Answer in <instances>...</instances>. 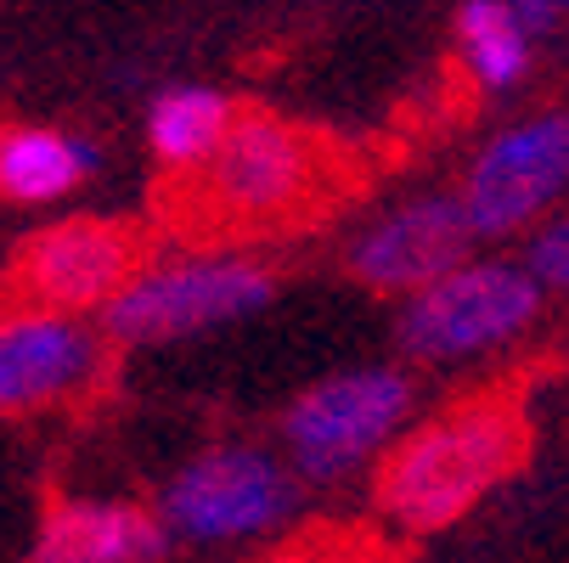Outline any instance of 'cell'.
Wrapping results in <instances>:
<instances>
[{
  "mask_svg": "<svg viewBox=\"0 0 569 563\" xmlns=\"http://www.w3.org/2000/svg\"><path fill=\"white\" fill-rule=\"evenodd\" d=\"M530 277L541 282V288H563L569 293V214H558V220H547L536 237H530Z\"/></svg>",
  "mask_w": 569,
  "mask_h": 563,
  "instance_id": "9a60e30c",
  "label": "cell"
},
{
  "mask_svg": "<svg viewBox=\"0 0 569 563\" xmlns=\"http://www.w3.org/2000/svg\"><path fill=\"white\" fill-rule=\"evenodd\" d=\"M170 530L124 502H62L46 513L29 563H152L164 557Z\"/></svg>",
  "mask_w": 569,
  "mask_h": 563,
  "instance_id": "8fae6325",
  "label": "cell"
},
{
  "mask_svg": "<svg viewBox=\"0 0 569 563\" xmlns=\"http://www.w3.org/2000/svg\"><path fill=\"white\" fill-rule=\"evenodd\" d=\"M569 192V113H530L485 141L462 181V209L479 237H508Z\"/></svg>",
  "mask_w": 569,
  "mask_h": 563,
  "instance_id": "52a82bcc",
  "label": "cell"
},
{
  "mask_svg": "<svg viewBox=\"0 0 569 563\" xmlns=\"http://www.w3.org/2000/svg\"><path fill=\"white\" fill-rule=\"evenodd\" d=\"M147 265V231L136 220H57L34 231L12 260V293L34 315L108 310Z\"/></svg>",
  "mask_w": 569,
  "mask_h": 563,
  "instance_id": "277c9868",
  "label": "cell"
},
{
  "mask_svg": "<svg viewBox=\"0 0 569 563\" xmlns=\"http://www.w3.org/2000/svg\"><path fill=\"white\" fill-rule=\"evenodd\" d=\"M530 429L508 394H473L462 406L429 418L412 440H400L378 468V507L400 530H446L485 491L525 462Z\"/></svg>",
  "mask_w": 569,
  "mask_h": 563,
  "instance_id": "7a4b0ae2",
  "label": "cell"
},
{
  "mask_svg": "<svg viewBox=\"0 0 569 563\" xmlns=\"http://www.w3.org/2000/svg\"><path fill=\"white\" fill-rule=\"evenodd\" d=\"M237 113L220 91L209 86H181V91H164L147 113V141L158 152V164H170L181 175H198L209 158L226 147Z\"/></svg>",
  "mask_w": 569,
  "mask_h": 563,
  "instance_id": "4fadbf2b",
  "label": "cell"
},
{
  "mask_svg": "<svg viewBox=\"0 0 569 563\" xmlns=\"http://www.w3.org/2000/svg\"><path fill=\"white\" fill-rule=\"evenodd\" d=\"M102 366V344L73 315H12L0 321V412L57 406L86 389Z\"/></svg>",
  "mask_w": 569,
  "mask_h": 563,
  "instance_id": "30bf717a",
  "label": "cell"
},
{
  "mask_svg": "<svg viewBox=\"0 0 569 563\" xmlns=\"http://www.w3.org/2000/svg\"><path fill=\"white\" fill-rule=\"evenodd\" d=\"M271 293L277 277L254 260H176V265L141 271L102 310V333L113 344H170L266 310Z\"/></svg>",
  "mask_w": 569,
  "mask_h": 563,
  "instance_id": "3957f363",
  "label": "cell"
},
{
  "mask_svg": "<svg viewBox=\"0 0 569 563\" xmlns=\"http://www.w3.org/2000/svg\"><path fill=\"white\" fill-rule=\"evenodd\" d=\"M293 507V479L266 451H209L176 473L164 491V519L198 541H237L282 524Z\"/></svg>",
  "mask_w": 569,
  "mask_h": 563,
  "instance_id": "ba28073f",
  "label": "cell"
},
{
  "mask_svg": "<svg viewBox=\"0 0 569 563\" xmlns=\"http://www.w3.org/2000/svg\"><path fill=\"white\" fill-rule=\"evenodd\" d=\"M457 46L468 73L485 91H508L530 73V29L519 18V7H502V0H468L457 7Z\"/></svg>",
  "mask_w": 569,
  "mask_h": 563,
  "instance_id": "5bb4252c",
  "label": "cell"
},
{
  "mask_svg": "<svg viewBox=\"0 0 569 563\" xmlns=\"http://www.w3.org/2000/svg\"><path fill=\"white\" fill-rule=\"evenodd\" d=\"M536 315H541V282L530 277V265L479 260L400 310V344L418 361H462L519 339Z\"/></svg>",
  "mask_w": 569,
  "mask_h": 563,
  "instance_id": "8992f818",
  "label": "cell"
},
{
  "mask_svg": "<svg viewBox=\"0 0 569 563\" xmlns=\"http://www.w3.org/2000/svg\"><path fill=\"white\" fill-rule=\"evenodd\" d=\"M339 181H345V170H339L328 135L249 108V113H237L226 147L198 175H187L176 220L187 231L198 225L214 237L288 231L328 209Z\"/></svg>",
  "mask_w": 569,
  "mask_h": 563,
  "instance_id": "6da1fadb",
  "label": "cell"
},
{
  "mask_svg": "<svg viewBox=\"0 0 569 563\" xmlns=\"http://www.w3.org/2000/svg\"><path fill=\"white\" fill-rule=\"evenodd\" d=\"M412 412V383L395 366H361L339 372L328 383L305 389L288 418H282V445L299 473L310 479H339L361 462H372L395 429Z\"/></svg>",
  "mask_w": 569,
  "mask_h": 563,
  "instance_id": "5b68a950",
  "label": "cell"
},
{
  "mask_svg": "<svg viewBox=\"0 0 569 563\" xmlns=\"http://www.w3.org/2000/svg\"><path fill=\"white\" fill-rule=\"evenodd\" d=\"M266 563H339V557H328L321 546H293V552H277V557H266Z\"/></svg>",
  "mask_w": 569,
  "mask_h": 563,
  "instance_id": "2e32d148",
  "label": "cell"
},
{
  "mask_svg": "<svg viewBox=\"0 0 569 563\" xmlns=\"http://www.w3.org/2000/svg\"><path fill=\"white\" fill-rule=\"evenodd\" d=\"M473 220L462 209V198H418L400 203L395 214L372 220L356 249H350V277L367 282L372 293H429L435 282L457 277L473 254Z\"/></svg>",
  "mask_w": 569,
  "mask_h": 563,
  "instance_id": "9c48e42d",
  "label": "cell"
},
{
  "mask_svg": "<svg viewBox=\"0 0 569 563\" xmlns=\"http://www.w3.org/2000/svg\"><path fill=\"white\" fill-rule=\"evenodd\" d=\"M97 170V147L86 135L46 124H0V198L57 203Z\"/></svg>",
  "mask_w": 569,
  "mask_h": 563,
  "instance_id": "7c38bea8",
  "label": "cell"
}]
</instances>
